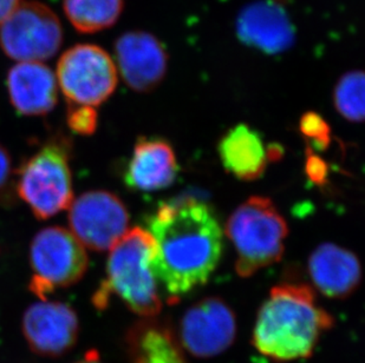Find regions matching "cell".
<instances>
[{
    "label": "cell",
    "mask_w": 365,
    "mask_h": 363,
    "mask_svg": "<svg viewBox=\"0 0 365 363\" xmlns=\"http://www.w3.org/2000/svg\"><path fill=\"white\" fill-rule=\"evenodd\" d=\"M155 241L150 265L174 305L206 285L222 256V229L213 210L195 199L169 203L147 219Z\"/></svg>",
    "instance_id": "1"
},
{
    "label": "cell",
    "mask_w": 365,
    "mask_h": 363,
    "mask_svg": "<svg viewBox=\"0 0 365 363\" xmlns=\"http://www.w3.org/2000/svg\"><path fill=\"white\" fill-rule=\"evenodd\" d=\"M334 323V317L316 303L309 285H277L259 310L252 342L273 360L307 359Z\"/></svg>",
    "instance_id": "2"
},
{
    "label": "cell",
    "mask_w": 365,
    "mask_h": 363,
    "mask_svg": "<svg viewBox=\"0 0 365 363\" xmlns=\"http://www.w3.org/2000/svg\"><path fill=\"white\" fill-rule=\"evenodd\" d=\"M154 251L155 241L148 230L140 226L128 230L111 248L107 278L93 294V305L103 310L111 296L116 295L131 312L142 317L159 315L163 298L150 265Z\"/></svg>",
    "instance_id": "3"
},
{
    "label": "cell",
    "mask_w": 365,
    "mask_h": 363,
    "mask_svg": "<svg viewBox=\"0 0 365 363\" xmlns=\"http://www.w3.org/2000/svg\"><path fill=\"white\" fill-rule=\"evenodd\" d=\"M289 226L272 201L253 196L232 214L226 235L237 251L235 270L242 278L282 260Z\"/></svg>",
    "instance_id": "4"
},
{
    "label": "cell",
    "mask_w": 365,
    "mask_h": 363,
    "mask_svg": "<svg viewBox=\"0 0 365 363\" xmlns=\"http://www.w3.org/2000/svg\"><path fill=\"white\" fill-rule=\"evenodd\" d=\"M17 191L41 221L69 209L73 201L69 143L51 140L32 154L19 169Z\"/></svg>",
    "instance_id": "5"
},
{
    "label": "cell",
    "mask_w": 365,
    "mask_h": 363,
    "mask_svg": "<svg viewBox=\"0 0 365 363\" xmlns=\"http://www.w3.org/2000/svg\"><path fill=\"white\" fill-rule=\"evenodd\" d=\"M32 278L29 288L39 300L57 289L69 288L82 280L89 258L86 248L69 230L48 226L41 230L30 246Z\"/></svg>",
    "instance_id": "6"
},
{
    "label": "cell",
    "mask_w": 365,
    "mask_h": 363,
    "mask_svg": "<svg viewBox=\"0 0 365 363\" xmlns=\"http://www.w3.org/2000/svg\"><path fill=\"white\" fill-rule=\"evenodd\" d=\"M118 68L106 50L80 44L63 53L57 83L69 107H100L118 86Z\"/></svg>",
    "instance_id": "7"
},
{
    "label": "cell",
    "mask_w": 365,
    "mask_h": 363,
    "mask_svg": "<svg viewBox=\"0 0 365 363\" xmlns=\"http://www.w3.org/2000/svg\"><path fill=\"white\" fill-rule=\"evenodd\" d=\"M63 43V30L55 12L38 1H21L0 25V46L18 62L52 58Z\"/></svg>",
    "instance_id": "8"
},
{
    "label": "cell",
    "mask_w": 365,
    "mask_h": 363,
    "mask_svg": "<svg viewBox=\"0 0 365 363\" xmlns=\"http://www.w3.org/2000/svg\"><path fill=\"white\" fill-rule=\"evenodd\" d=\"M71 233L93 251H110L129 226V214L122 199L115 194L95 190L84 192L69 206Z\"/></svg>",
    "instance_id": "9"
},
{
    "label": "cell",
    "mask_w": 365,
    "mask_h": 363,
    "mask_svg": "<svg viewBox=\"0 0 365 363\" xmlns=\"http://www.w3.org/2000/svg\"><path fill=\"white\" fill-rule=\"evenodd\" d=\"M237 320L227 303L219 298H202L192 305L180 322L183 348L200 359L217 357L235 342Z\"/></svg>",
    "instance_id": "10"
},
{
    "label": "cell",
    "mask_w": 365,
    "mask_h": 363,
    "mask_svg": "<svg viewBox=\"0 0 365 363\" xmlns=\"http://www.w3.org/2000/svg\"><path fill=\"white\" fill-rule=\"evenodd\" d=\"M21 327L32 352L48 357L68 353L76 344L80 332L76 312L66 303L48 298L25 310Z\"/></svg>",
    "instance_id": "11"
},
{
    "label": "cell",
    "mask_w": 365,
    "mask_h": 363,
    "mask_svg": "<svg viewBox=\"0 0 365 363\" xmlns=\"http://www.w3.org/2000/svg\"><path fill=\"white\" fill-rule=\"evenodd\" d=\"M122 78L138 93H150L165 79L168 55L163 43L145 31L125 32L115 43Z\"/></svg>",
    "instance_id": "12"
},
{
    "label": "cell",
    "mask_w": 365,
    "mask_h": 363,
    "mask_svg": "<svg viewBox=\"0 0 365 363\" xmlns=\"http://www.w3.org/2000/svg\"><path fill=\"white\" fill-rule=\"evenodd\" d=\"M235 30L244 44L267 55L285 52L296 39L294 28L285 10L271 0L246 5L238 14Z\"/></svg>",
    "instance_id": "13"
},
{
    "label": "cell",
    "mask_w": 365,
    "mask_h": 363,
    "mask_svg": "<svg viewBox=\"0 0 365 363\" xmlns=\"http://www.w3.org/2000/svg\"><path fill=\"white\" fill-rule=\"evenodd\" d=\"M11 103L24 116H44L58 102V83L55 73L41 62H21L7 75Z\"/></svg>",
    "instance_id": "14"
},
{
    "label": "cell",
    "mask_w": 365,
    "mask_h": 363,
    "mask_svg": "<svg viewBox=\"0 0 365 363\" xmlns=\"http://www.w3.org/2000/svg\"><path fill=\"white\" fill-rule=\"evenodd\" d=\"M179 172L175 152L163 138L141 137L124 172V183L136 191L152 192L168 188Z\"/></svg>",
    "instance_id": "15"
},
{
    "label": "cell",
    "mask_w": 365,
    "mask_h": 363,
    "mask_svg": "<svg viewBox=\"0 0 365 363\" xmlns=\"http://www.w3.org/2000/svg\"><path fill=\"white\" fill-rule=\"evenodd\" d=\"M309 273L316 288L330 298H346L362 280L359 257L337 244L318 246L309 258Z\"/></svg>",
    "instance_id": "16"
},
{
    "label": "cell",
    "mask_w": 365,
    "mask_h": 363,
    "mask_svg": "<svg viewBox=\"0 0 365 363\" xmlns=\"http://www.w3.org/2000/svg\"><path fill=\"white\" fill-rule=\"evenodd\" d=\"M217 152L226 172L240 181L260 179L269 163L262 135L247 124L230 129L219 142Z\"/></svg>",
    "instance_id": "17"
},
{
    "label": "cell",
    "mask_w": 365,
    "mask_h": 363,
    "mask_svg": "<svg viewBox=\"0 0 365 363\" xmlns=\"http://www.w3.org/2000/svg\"><path fill=\"white\" fill-rule=\"evenodd\" d=\"M133 363H186L168 329L138 325L129 334Z\"/></svg>",
    "instance_id": "18"
},
{
    "label": "cell",
    "mask_w": 365,
    "mask_h": 363,
    "mask_svg": "<svg viewBox=\"0 0 365 363\" xmlns=\"http://www.w3.org/2000/svg\"><path fill=\"white\" fill-rule=\"evenodd\" d=\"M66 17L82 33L103 31L118 21L123 0H64Z\"/></svg>",
    "instance_id": "19"
},
{
    "label": "cell",
    "mask_w": 365,
    "mask_h": 363,
    "mask_svg": "<svg viewBox=\"0 0 365 363\" xmlns=\"http://www.w3.org/2000/svg\"><path fill=\"white\" fill-rule=\"evenodd\" d=\"M334 107L351 123L364 120V73L352 70L341 75L334 91Z\"/></svg>",
    "instance_id": "20"
},
{
    "label": "cell",
    "mask_w": 365,
    "mask_h": 363,
    "mask_svg": "<svg viewBox=\"0 0 365 363\" xmlns=\"http://www.w3.org/2000/svg\"><path fill=\"white\" fill-rule=\"evenodd\" d=\"M299 127L304 137L309 140V144H312L316 150H327L330 145V125L318 113H305L300 120Z\"/></svg>",
    "instance_id": "21"
},
{
    "label": "cell",
    "mask_w": 365,
    "mask_h": 363,
    "mask_svg": "<svg viewBox=\"0 0 365 363\" xmlns=\"http://www.w3.org/2000/svg\"><path fill=\"white\" fill-rule=\"evenodd\" d=\"M68 125L77 135L90 136L97 129L96 110L89 107H68Z\"/></svg>",
    "instance_id": "22"
},
{
    "label": "cell",
    "mask_w": 365,
    "mask_h": 363,
    "mask_svg": "<svg viewBox=\"0 0 365 363\" xmlns=\"http://www.w3.org/2000/svg\"><path fill=\"white\" fill-rule=\"evenodd\" d=\"M305 172L309 179L314 184L322 185L327 183V172H329L327 163L318 154L312 152L311 147H309V152H307Z\"/></svg>",
    "instance_id": "23"
},
{
    "label": "cell",
    "mask_w": 365,
    "mask_h": 363,
    "mask_svg": "<svg viewBox=\"0 0 365 363\" xmlns=\"http://www.w3.org/2000/svg\"><path fill=\"white\" fill-rule=\"evenodd\" d=\"M11 157L5 147L0 145V189L6 184L11 175Z\"/></svg>",
    "instance_id": "24"
},
{
    "label": "cell",
    "mask_w": 365,
    "mask_h": 363,
    "mask_svg": "<svg viewBox=\"0 0 365 363\" xmlns=\"http://www.w3.org/2000/svg\"><path fill=\"white\" fill-rule=\"evenodd\" d=\"M21 3V0H0V25L10 17Z\"/></svg>",
    "instance_id": "25"
},
{
    "label": "cell",
    "mask_w": 365,
    "mask_h": 363,
    "mask_svg": "<svg viewBox=\"0 0 365 363\" xmlns=\"http://www.w3.org/2000/svg\"><path fill=\"white\" fill-rule=\"evenodd\" d=\"M284 151L279 144L269 145L266 147V154H267V161L277 162L283 157Z\"/></svg>",
    "instance_id": "26"
},
{
    "label": "cell",
    "mask_w": 365,
    "mask_h": 363,
    "mask_svg": "<svg viewBox=\"0 0 365 363\" xmlns=\"http://www.w3.org/2000/svg\"><path fill=\"white\" fill-rule=\"evenodd\" d=\"M76 363H102L101 362L100 354L97 353L96 350H88L86 355L77 361Z\"/></svg>",
    "instance_id": "27"
}]
</instances>
